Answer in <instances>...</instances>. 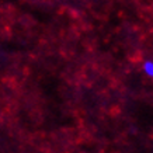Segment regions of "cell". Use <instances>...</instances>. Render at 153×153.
Listing matches in <instances>:
<instances>
[{
	"mask_svg": "<svg viewBox=\"0 0 153 153\" xmlns=\"http://www.w3.org/2000/svg\"><path fill=\"white\" fill-rule=\"evenodd\" d=\"M142 70L148 77L153 79V59H145L142 63Z\"/></svg>",
	"mask_w": 153,
	"mask_h": 153,
	"instance_id": "cell-1",
	"label": "cell"
}]
</instances>
